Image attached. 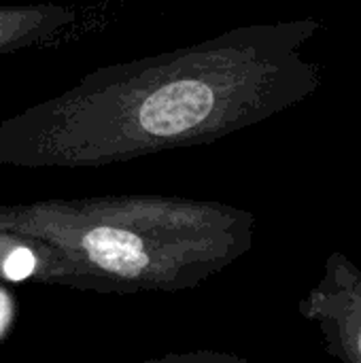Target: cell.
I'll list each match as a JSON object with an SVG mask.
<instances>
[{"instance_id":"5b68a950","label":"cell","mask_w":361,"mask_h":363,"mask_svg":"<svg viewBox=\"0 0 361 363\" xmlns=\"http://www.w3.org/2000/svg\"><path fill=\"white\" fill-rule=\"evenodd\" d=\"M140 363H251L245 357L223 351L198 349V351H183V353H166L162 357H153Z\"/></svg>"},{"instance_id":"6da1fadb","label":"cell","mask_w":361,"mask_h":363,"mask_svg":"<svg viewBox=\"0 0 361 363\" xmlns=\"http://www.w3.org/2000/svg\"><path fill=\"white\" fill-rule=\"evenodd\" d=\"M313 17L251 23L100 66L0 123V166L81 170L209 145L313 96Z\"/></svg>"},{"instance_id":"3957f363","label":"cell","mask_w":361,"mask_h":363,"mask_svg":"<svg viewBox=\"0 0 361 363\" xmlns=\"http://www.w3.org/2000/svg\"><path fill=\"white\" fill-rule=\"evenodd\" d=\"M298 313L317 328L328 355L361 363V268L345 253L328 255L321 279L300 300Z\"/></svg>"},{"instance_id":"277c9868","label":"cell","mask_w":361,"mask_h":363,"mask_svg":"<svg viewBox=\"0 0 361 363\" xmlns=\"http://www.w3.org/2000/svg\"><path fill=\"white\" fill-rule=\"evenodd\" d=\"M77 21V11L55 2L0 4V57L32 47H45L64 36Z\"/></svg>"},{"instance_id":"7a4b0ae2","label":"cell","mask_w":361,"mask_h":363,"mask_svg":"<svg viewBox=\"0 0 361 363\" xmlns=\"http://www.w3.org/2000/svg\"><path fill=\"white\" fill-rule=\"evenodd\" d=\"M0 234L28 281L111 296L187 291L253 247L251 211L183 196L121 194L0 204Z\"/></svg>"}]
</instances>
